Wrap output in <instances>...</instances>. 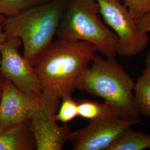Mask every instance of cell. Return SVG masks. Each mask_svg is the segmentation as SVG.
Masks as SVG:
<instances>
[{
    "label": "cell",
    "mask_w": 150,
    "mask_h": 150,
    "mask_svg": "<svg viewBox=\"0 0 150 150\" xmlns=\"http://www.w3.org/2000/svg\"><path fill=\"white\" fill-rule=\"evenodd\" d=\"M21 40L7 38L0 46V74L22 91L40 95L41 88L38 75L32 65L18 50Z\"/></svg>",
    "instance_id": "cell-7"
},
{
    "label": "cell",
    "mask_w": 150,
    "mask_h": 150,
    "mask_svg": "<svg viewBox=\"0 0 150 150\" xmlns=\"http://www.w3.org/2000/svg\"><path fill=\"white\" fill-rule=\"evenodd\" d=\"M150 148V134L135 131L131 127L125 130L107 150H143Z\"/></svg>",
    "instance_id": "cell-12"
},
{
    "label": "cell",
    "mask_w": 150,
    "mask_h": 150,
    "mask_svg": "<svg viewBox=\"0 0 150 150\" xmlns=\"http://www.w3.org/2000/svg\"><path fill=\"white\" fill-rule=\"evenodd\" d=\"M79 116L90 120L115 115L111 107L106 102H95L80 99L77 101Z\"/></svg>",
    "instance_id": "cell-13"
},
{
    "label": "cell",
    "mask_w": 150,
    "mask_h": 150,
    "mask_svg": "<svg viewBox=\"0 0 150 150\" xmlns=\"http://www.w3.org/2000/svg\"><path fill=\"white\" fill-rule=\"evenodd\" d=\"M92 62L77 81L76 89L102 98L119 118L139 121L132 92L135 82L131 77L115 59H103L96 54Z\"/></svg>",
    "instance_id": "cell-2"
},
{
    "label": "cell",
    "mask_w": 150,
    "mask_h": 150,
    "mask_svg": "<svg viewBox=\"0 0 150 150\" xmlns=\"http://www.w3.org/2000/svg\"><path fill=\"white\" fill-rule=\"evenodd\" d=\"M47 1L48 0H0V15L6 17L15 16Z\"/></svg>",
    "instance_id": "cell-14"
},
{
    "label": "cell",
    "mask_w": 150,
    "mask_h": 150,
    "mask_svg": "<svg viewBox=\"0 0 150 150\" xmlns=\"http://www.w3.org/2000/svg\"><path fill=\"white\" fill-rule=\"evenodd\" d=\"M145 67L135 82L134 101L139 115L150 117V51L145 59Z\"/></svg>",
    "instance_id": "cell-11"
},
{
    "label": "cell",
    "mask_w": 150,
    "mask_h": 150,
    "mask_svg": "<svg viewBox=\"0 0 150 150\" xmlns=\"http://www.w3.org/2000/svg\"><path fill=\"white\" fill-rule=\"evenodd\" d=\"M40 107V95L22 91L5 79L0 100V130L30 120Z\"/></svg>",
    "instance_id": "cell-9"
},
{
    "label": "cell",
    "mask_w": 150,
    "mask_h": 150,
    "mask_svg": "<svg viewBox=\"0 0 150 150\" xmlns=\"http://www.w3.org/2000/svg\"><path fill=\"white\" fill-rule=\"evenodd\" d=\"M138 27L142 32H150V12L138 20Z\"/></svg>",
    "instance_id": "cell-17"
},
{
    "label": "cell",
    "mask_w": 150,
    "mask_h": 150,
    "mask_svg": "<svg viewBox=\"0 0 150 150\" xmlns=\"http://www.w3.org/2000/svg\"><path fill=\"white\" fill-rule=\"evenodd\" d=\"M61 103L59 111L56 113V120L64 124H67L79 116L78 103L72 95H67L61 97Z\"/></svg>",
    "instance_id": "cell-15"
},
{
    "label": "cell",
    "mask_w": 150,
    "mask_h": 150,
    "mask_svg": "<svg viewBox=\"0 0 150 150\" xmlns=\"http://www.w3.org/2000/svg\"><path fill=\"white\" fill-rule=\"evenodd\" d=\"M66 0H48L15 16L6 17L3 28L7 38L21 40L23 56L35 66L52 43Z\"/></svg>",
    "instance_id": "cell-3"
},
{
    "label": "cell",
    "mask_w": 150,
    "mask_h": 150,
    "mask_svg": "<svg viewBox=\"0 0 150 150\" xmlns=\"http://www.w3.org/2000/svg\"><path fill=\"white\" fill-rule=\"evenodd\" d=\"M4 78L2 76V75L0 74V100L2 93L3 91V87H4Z\"/></svg>",
    "instance_id": "cell-19"
},
{
    "label": "cell",
    "mask_w": 150,
    "mask_h": 150,
    "mask_svg": "<svg viewBox=\"0 0 150 150\" xmlns=\"http://www.w3.org/2000/svg\"><path fill=\"white\" fill-rule=\"evenodd\" d=\"M59 106L40 97V107L30 119V126L37 150H61L68 141L71 129L60 126L55 115Z\"/></svg>",
    "instance_id": "cell-8"
},
{
    "label": "cell",
    "mask_w": 150,
    "mask_h": 150,
    "mask_svg": "<svg viewBox=\"0 0 150 150\" xmlns=\"http://www.w3.org/2000/svg\"><path fill=\"white\" fill-rule=\"evenodd\" d=\"M99 13L96 0H66L56 36L64 40L89 42L106 59H115L118 38L105 26Z\"/></svg>",
    "instance_id": "cell-4"
},
{
    "label": "cell",
    "mask_w": 150,
    "mask_h": 150,
    "mask_svg": "<svg viewBox=\"0 0 150 150\" xmlns=\"http://www.w3.org/2000/svg\"><path fill=\"white\" fill-rule=\"evenodd\" d=\"M6 17L2 15H0V25H3L6 21Z\"/></svg>",
    "instance_id": "cell-20"
},
{
    "label": "cell",
    "mask_w": 150,
    "mask_h": 150,
    "mask_svg": "<svg viewBox=\"0 0 150 150\" xmlns=\"http://www.w3.org/2000/svg\"><path fill=\"white\" fill-rule=\"evenodd\" d=\"M131 14L139 20L150 12V0H122Z\"/></svg>",
    "instance_id": "cell-16"
},
{
    "label": "cell",
    "mask_w": 150,
    "mask_h": 150,
    "mask_svg": "<svg viewBox=\"0 0 150 150\" xmlns=\"http://www.w3.org/2000/svg\"><path fill=\"white\" fill-rule=\"evenodd\" d=\"M7 36L4 32L3 25H0V46L7 40ZM0 61H1V55H0Z\"/></svg>",
    "instance_id": "cell-18"
},
{
    "label": "cell",
    "mask_w": 150,
    "mask_h": 150,
    "mask_svg": "<svg viewBox=\"0 0 150 150\" xmlns=\"http://www.w3.org/2000/svg\"><path fill=\"white\" fill-rule=\"evenodd\" d=\"M96 52V46L87 41L53 42L34 66L41 85L40 97L59 105L62 97L72 95Z\"/></svg>",
    "instance_id": "cell-1"
},
{
    "label": "cell",
    "mask_w": 150,
    "mask_h": 150,
    "mask_svg": "<svg viewBox=\"0 0 150 150\" xmlns=\"http://www.w3.org/2000/svg\"><path fill=\"white\" fill-rule=\"evenodd\" d=\"M35 150L30 120L0 130V150Z\"/></svg>",
    "instance_id": "cell-10"
},
{
    "label": "cell",
    "mask_w": 150,
    "mask_h": 150,
    "mask_svg": "<svg viewBox=\"0 0 150 150\" xmlns=\"http://www.w3.org/2000/svg\"><path fill=\"white\" fill-rule=\"evenodd\" d=\"M139 122L116 115L92 120L85 127L71 131L68 141L73 150H107L125 130Z\"/></svg>",
    "instance_id": "cell-6"
},
{
    "label": "cell",
    "mask_w": 150,
    "mask_h": 150,
    "mask_svg": "<svg viewBox=\"0 0 150 150\" xmlns=\"http://www.w3.org/2000/svg\"><path fill=\"white\" fill-rule=\"evenodd\" d=\"M100 14L118 38L117 54L122 57L136 56L148 46V33L141 31L138 20L121 3V0H96Z\"/></svg>",
    "instance_id": "cell-5"
}]
</instances>
